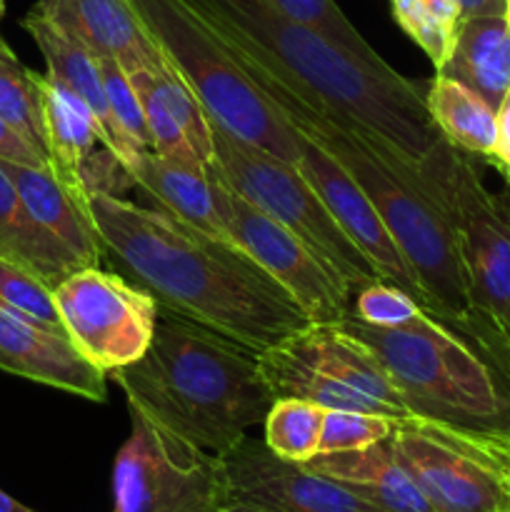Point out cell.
Returning <instances> with one entry per match:
<instances>
[{"instance_id": "1", "label": "cell", "mask_w": 510, "mask_h": 512, "mask_svg": "<svg viewBox=\"0 0 510 512\" xmlns=\"http://www.w3.org/2000/svg\"><path fill=\"white\" fill-rule=\"evenodd\" d=\"M103 248L160 308L253 353L308 328L293 298L235 243L120 195H88Z\"/></svg>"}, {"instance_id": "2", "label": "cell", "mask_w": 510, "mask_h": 512, "mask_svg": "<svg viewBox=\"0 0 510 512\" xmlns=\"http://www.w3.org/2000/svg\"><path fill=\"white\" fill-rule=\"evenodd\" d=\"M225 43L293 130L320 145L368 195L403 258L418 275L433 318L458 330L488 355L458 258L453 228L443 205L425 185L418 163L383 135L305 95L228 38Z\"/></svg>"}, {"instance_id": "3", "label": "cell", "mask_w": 510, "mask_h": 512, "mask_svg": "<svg viewBox=\"0 0 510 512\" xmlns=\"http://www.w3.org/2000/svg\"><path fill=\"white\" fill-rule=\"evenodd\" d=\"M203 18L255 60L320 100L325 108L383 135L415 163L443 135L425 95L390 65L375 68L308 25L288 18L270 0H190Z\"/></svg>"}, {"instance_id": "4", "label": "cell", "mask_w": 510, "mask_h": 512, "mask_svg": "<svg viewBox=\"0 0 510 512\" xmlns=\"http://www.w3.org/2000/svg\"><path fill=\"white\" fill-rule=\"evenodd\" d=\"M110 375L128 408L220 458L263 425L275 400L258 353L165 308L148 353Z\"/></svg>"}, {"instance_id": "5", "label": "cell", "mask_w": 510, "mask_h": 512, "mask_svg": "<svg viewBox=\"0 0 510 512\" xmlns=\"http://www.w3.org/2000/svg\"><path fill=\"white\" fill-rule=\"evenodd\" d=\"M338 325L373 350L410 415L510 435V378L458 330L430 313L405 328H373L350 313Z\"/></svg>"}, {"instance_id": "6", "label": "cell", "mask_w": 510, "mask_h": 512, "mask_svg": "<svg viewBox=\"0 0 510 512\" xmlns=\"http://www.w3.org/2000/svg\"><path fill=\"white\" fill-rule=\"evenodd\" d=\"M130 5L210 120L235 138L298 165L300 135L190 0H130Z\"/></svg>"}, {"instance_id": "7", "label": "cell", "mask_w": 510, "mask_h": 512, "mask_svg": "<svg viewBox=\"0 0 510 512\" xmlns=\"http://www.w3.org/2000/svg\"><path fill=\"white\" fill-rule=\"evenodd\" d=\"M453 228L470 300L493 363L510 378V213L473 155L440 138L418 163Z\"/></svg>"}, {"instance_id": "8", "label": "cell", "mask_w": 510, "mask_h": 512, "mask_svg": "<svg viewBox=\"0 0 510 512\" xmlns=\"http://www.w3.org/2000/svg\"><path fill=\"white\" fill-rule=\"evenodd\" d=\"M258 363L275 400L298 398L325 410L410 418L408 405L373 350L340 325L310 323L258 353Z\"/></svg>"}, {"instance_id": "9", "label": "cell", "mask_w": 510, "mask_h": 512, "mask_svg": "<svg viewBox=\"0 0 510 512\" xmlns=\"http://www.w3.org/2000/svg\"><path fill=\"white\" fill-rule=\"evenodd\" d=\"M210 128H213L215 168L230 188L278 220L290 233L298 235L350 285L353 293L383 280L360 253L358 245L343 233L338 220L330 215L298 165L285 163L268 150L235 138L215 120H210Z\"/></svg>"}, {"instance_id": "10", "label": "cell", "mask_w": 510, "mask_h": 512, "mask_svg": "<svg viewBox=\"0 0 510 512\" xmlns=\"http://www.w3.org/2000/svg\"><path fill=\"white\" fill-rule=\"evenodd\" d=\"M388 440L433 512H510V435L410 415Z\"/></svg>"}, {"instance_id": "11", "label": "cell", "mask_w": 510, "mask_h": 512, "mask_svg": "<svg viewBox=\"0 0 510 512\" xmlns=\"http://www.w3.org/2000/svg\"><path fill=\"white\" fill-rule=\"evenodd\" d=\"M113 503V512H218L230 505L223 458L130 408V438L113 468Z\"/></svg>"}, {"instance_id": "12", "label": "cell", "mask_w": 510, "mask_h": 512, "mask_svg": "<svg viewBox=\"0 0 510 512\" xmlns=\"http://www.w3.org/2000/svg\"><path fill=\"white\" fill-rule=\"evenodd\" d=\"M53 295L68 338L105 375L148 353L160 305L140 285L93 265L68 275Z\"/></svg>"}, {"instance_id": "13", "label": "cell", "mask_w": 510, "mask_h": 512, "mask_svg": "<svg viewBox=\"0 0 510 512\" xmlns=\"http://www.w3.org/2000/svg\"><path fill=\"white\" fill-rule=\"evenodd\" d=\"M213 173L233 243L243 248L298 303L310 323L338 325L350 313V285L298 235L230 188L215 168V160Z\"/></svg>"}, {"instance_id": "14", "label": "cell", "mask_w": 510, "mask_h": 512, "mask_svg": "<svg viewBox=\"0 0 510 512\" xmlns=\"http://www.w3.org/2000/svg\"><path fill=\"white\" fill-rule=\"evenodd\" d=\"M223 470L230 503L255 512H385L338 480L278 458L250 435L223 455Z\"/></svg>"}, {"instance_id": "15", "label": "cell", "mask_w": 510, "mask_h": 512, "mask_svg": "<svg viewBox=\"0 0 510 512\" xmlns=\"http://www.w3.org/2000/svg\"><path fill=\"white\" fill-rule=\"evenodd\" d=\"M298 168L308 178V183L313 185L315 193L320 195L330 215L338 220L343 233L358 245L360 253L378 270L380 278L385 283L398 285L400 290H405L410 298L418 300L430 313V303L425 298V290L420 285L418 275L413 273L408 260L403 258L398 243L390 235L388 225L383 223V218L378 215L375 205L370 203L368 195L360 190V185L320 145H315L305 135H300Z\"/></svg>"}, {"instance_id": "16", "label": "cell", "mask_w": 510, "mask_h": 512, "mask_svg": "<svg viewBox=\"0 0 510 512\" xmlns=\"http://www.w3.org/2000/svg\"><path fill=\"white\" fill-rule=\"evenodd\" d=\"M0 370L33 383L105 403V373L85 360L68 335L0 308Z\"/></svg>"}, {"instance_id": "17", "label": "cell", "mask_w": 510, "mask_h": 512, "mask_svg": "<svg viewBox=\"0 0 510 512\" xmlns=\"http://www.w3.org/2000/svg\"><path fill=\"white\" fill-rule=\"evenodd\" d=\"M33 10L98 58L118 60L128 73L165 60L130 0H38Z\"/></svg>"}, {"instance_id": "18", "label": "cell", "mask_w": 510, "mask_h": 512, "mask_svg": "<svg viewBox=\"0 0 510 512\" xmlns=\"http://www.w3.org/2000/svg\"><path fill=\"white\" fill-rule=\"evenodd\" d=\"M0 168L13 180L25 208L45 233L53 235L83 268L100 265L105 248L85 195L75 193L68 183H63L50 165L0 160Z\"/></svg>"}, {"instance_id": "19", "label": "cell", "mask_w": 510, "mask_h": 512, "mask_svg": "<svg viewBox=\"0 0 510 512\" xmlns=\"http://www.w3.org/2000/svg\"><path fill=\"white\" fill-rule=\"evenodd\" d=\"M123 170L128 183L138 185L158 205L155 210L173 215L180 223L193 225L213 238L233 243L220 208L213 163L208 168H185L163 160L153 150H145Z\"/></svg>"}, {"instance_id": "20", "label": "cell", "mask_w": 510, "mask_h": 512, "mask_svg": "<svg viewBox=\"0 0 510 512\" xmlns=\"http://www.w3.org/2000/svg\"><path fill=\"white\" fill-rule=\"evenodd\" d=\"M303 465L338 480L385 512H433L408 470L395 458L388 438L360 450L320 453Z\"/></svg>"}, {"instance_id": "21", "label": "cell", "mask_w": 510, "mask_h": 512, "mask_svg": "<svg viewBox=\"0 0 510 512\" xmlns=\"http://www.w3.org/2000/svg\"><path fill=\"white\" fill-rule=\"evenodd\" d=\"M40 95H43L50 168L75 193L88 198L83 188V173L95 155V145H103V130H100L98 118L80 95H75L68 85L60 83L50 73L40 75Z\"/></svg>"}, {"instance_id": "22", "label": "cell", "mask_w": 510, "mask_h": 512, "mask_svg": "<svg viewBox=\"0 0 510 512\" xmlns=\"http://www.w3.org/2000/svg\"><path fill=\"white\" fill-rule=\"evenodd\" d=\"M438 75L458 80L498 110L510 90V20L505 15L460 20Z\"/></svg>"}, {"instance_id": "23", "label": "cell", "mask_w": 510, "mask_h": 512, "mask_svg": "<svg viewBox=\"0 0 510 512\" xmlns=\"http://www.w3.org/2000/svg\"><path fill=\"white\" fill-rule=\"evenodd\" d=\"M23 28L28 30L30 38L35 40V45H38L40 53H43L48 73L53 75V78H58L63 85H68L75 95H80V98L88 103V108L93 110V115L98 118L100 130H103L105 150H110V153L123 163V140H120L118 130H115L113 115H110L108 108V98H105L103 73H100L98 55L90 53L83 43H78V40H73L70 35H65L58 25H53L48 18L35 13V10H30V13L25 15Z\"/></svg>"}, {"instance_id": "24", "label": "cell", "mask_w": 510, "mask_h": 512, "mask_svg": "<svg viewBox=\"0 0 510 512\" xmlns=\"http://www.w3.org/2000/svg\"><path fill=\"white\" fill-rule=\"evenodd\" d=\"M0 258L13 260L20 268L30 270L50 290L83 268L53 235L35 223L18 188L3 168H0Z\"/></svg>"}, {"instance_id": "25", "label": "cell", "mask_w": 510, "mask_h": 512, "mask_svg": "<svg viewBox=\"0 0 510 512\" xmlns=\"http://www.w3.org/2000/svg\"><path fill=\"white\" fill-rule=\"evenodd\" d=\"M425 108L448 143L473 158L493 160L498 143V110L463 83L435 73Z\"/></svg>"}, {"instance_id": "26", "label": "cell", "mask_w": 510, "mask_h": 512, "mask_svg": "<svg viewBox=\"0 0 510 512\" xmlns=\"http://www.w3.org/2000/svg\"><path fill=\"white\" fill-rule=\"evenodd\" d=\"M0 120H5L50 165L40 75L23 68L5 43H0Z\"/></svg>"}, {"instance_id": "27", "label": "cell", "mask_w": 510, "mask_h": 512, "mask_svg": "<svg viewBox=\"0 0 510 512\" xmlns=\"http://www.w3.org/2000/svg\"><path fill=\"white\" fill-rule=\"evenodd\" d=\"M325 408L298 398H278L263 420L265 445L278 458L290 463H308L318 455Z\"/></svg>"}, {"instance_id": "28", "label": "cell", "mask_w": 510, "mask_h": 512, "mask_svg": "<svg viewBox=\"0 0 510 512\" xmlns=\"http://www.w3.org/2000/svg\"><path fill=\"white\" fill-rule=\"evenodd\" d=\"M400 28L423 48L435 70L445 63L460 25L455 0H390Z\"/></svg>"}, {"instance_id": "29", "label": "cell", "mask_w": 510, "mask_h": 512, "mask_svg": "<svg viewBox=\"0 0 510 512\" xmlns=\"http://www.w3.org/2000/svg\"><path fill=\"white\" fill-rule=\"evenodd\" d=\"M125 73H128V70H125ZM128 75L135 93H138L140 103H143L145 125H148L150 135V150H153L155 155H160L163 160L185 165V168H208V165L200 160V155L195 153V148L190 145L188 135L180 128L178 120H175L173 115H170V110L165 108L163 98H160L158 88H155L153 83L150 68L133 70V73Z\"/></svg>"}, {"instance_id": "30", "label": "cell", "mask_w": 510, "mask_h": 512, "mask_svg": "<svg viewBox=\"0 0 510 512\" xmlns=\"http://www.w3.org/2000/svg\"><path fill=\"white\" fill-rule=\"evenodd\" d=\"M100 73H103V88L105 98H108L110 115H113L115 130H118L120 140H123V168L133 163L140 153L150 150V135L148 125H145L143 103H140L138 93H135L130 75L125 73L123 65L113 58H98Z\"/></svg>"}, {"instance_id": "31", "label": "cell", "mask_w": 510, "mask_h": 512, "mask_svg": "<svg viewBox=\"0 0 510 512\" xmlns=\"http://www.w3.org/2000/svg\"><path fill=\"white\" fill-rule=\"evenodd\" d=\"M153 75V83L158 88L160 98H163L165 108L170 110L175 120L180 123V128L188 135L190 145L195 148V153L200 155L205 165H210L215 160L213 150V128H210V118L205 113V108L200 105V100L195 98L193 90L188 88L183 78L175 73L173 65L168 63V58L158 65V68H150Z\"/></svg>"}, {"instance_id": "32", "label": "cell", "mask_w": 510, "mask_h": 512, "mask_svg": "<svg viewBox=\"0 0 510 512\" xmlns=\"http://www.w3.org/2000/svg\"><path fill=\"white\" fill-rule=\"evenodd\" d=\"M270 3L278 10H283L288 18L298 20V23L313 28L315 33L333 40L335 45L348 50L355 58L375 65V68H385V65H388L368 43H365L363 35L358 33V28H355L348 18H345V13L338 8L335 0H270Z\"/></svg>"}, {"instance_id": "33", "label": "cell", "mask_w": 510, "mask_h": 512, "mask_svg": "<svg viewBox=\"0 0 510 512\" xmlns=\"http://www.w3.org/2000/svg\"><path fill=\"white\" fill-rule=\"evenodd\" d=\"M0 308L23 315L60 335H68L60 320L53 290L43 280L35 278L30 270L5 258H0Z\"/></svg>"}, {"instance_id": "34", "label": "cell", "mask_w": 510, "mask_h": 512, "mask_svg": "<svg viewBox=\"0 0 510 512\" xmlns=\"http://www.w3.org/2000/svg\"><path fill=\"white\" fill-rule=\"evenodd\" d=\"M423 313H428V310L418 300L410 298L398 285L385 283V280L360 288L350 300V315L358 318L360 323L373 325V328H405V325L415 323Z\"/></svg>"}, {"instance_id": "35", "label": "cell", "mask_w": 510, "mask_h": 512, "mask_svg": "<svg viewBox=\"0 0 510 512\" xmlns=\"http://www.w3.org/2000/svg\"><path fill=\"white\" fill-rule=\"evenodd\" d=\"M393 428L395 420L385 418V415L358 413V410H325L318 455L368 448V445L390 438Z\"/></svg>"}, {"instance_id": "36", "label": "cell", "mask_w": 510, "mask_h": 512, "mask_svg": "<svg viewBox=\"0 0 510 512\" xmlns=\"http://www.w3.org/2000/svg\"><path fill=\"white\" fill-rule=\"evenodd\" d=\"M0 160H13L23 165H48L38 155V150L30 148L5 120H0Z\"/></svg>"}, {"instance_id": "37", "label": "cell", "mask_w": 510, "mask_h": 512, "mask_svg": "<svg viewBox=\"0 0 510 512\" xmlns=\"http://www.w3.org/2000/svg\"><path fill=\"white\" fill-rule=\"evenodd\" d=\"M493 160L503 170H510V90L498 108V143Z\"/></svg>"}, {"instance_id": "38", "label": "cell", "mask_w": 510, "mask_h": 512, "mask_svg": "<svg viewBox=\"0 0 510 512\" xmlns=\"http://www.w3.org/2000/svg\"><path fill=\"white\" fill-rule=\"evenodd\" d=\"M460 20L490 18V15H508V0H455Z\"/></svg>"}, {"instance_id": "39", "label": "cell", "mask_w": 510, "mask_h": 512, "mask_svg": "<svg viewBox=\"0 0 510 512\" xmlns=\"http://www.w3.org/2000/svg\"><path fill=\"white\" fill-rule=\"evenodd\" d=\"M0 512H35V510L25 508L23 503H18V500L10 498L8 493H3V490H0Z\"/></svg>"}, {"instance_id": "40", "label": "cell", "mask_w": 510, "mask_h": 512, "mask_svg": "<svg viewBox=\"0 0 510 512\" xmlns=\"http://www.w3.org/2000/svg\"><path fill=\"white\" fill-rule=\"evenodd\" d=\"M218 512H255V510L245 508V505H238V503H230V505H225V508H220Z\"/></svg>"}, {"instance_id": "41", "label": "cell", "mask_w": 510, "mask_h": 512, "mask_svg": "<svg viewBox=\"0 0 510 512\" xmlns=\"http://www.w3.org/2000/svg\"><path fill=\"white\" fill-rule=\"evenodd\" d=\"M3 13H5V0H0V18H3Z\"/></svg>"}, {"instance_id": "42", "label": "cell", "mask_w": 510, "mask_h": 512, "mask_svg": "<svg viewBox=\"0 0 510 512\" xmlns=\"http://www.w3.org/2000/svg\"><path fill=\"white\" fill-rule=\"evenodd\" d=\"M503 170V168H500ZM503 175H505V180H508V185H510V170H503Z\"/></svg>"}, {"instance_id": "43", "label": "cell", "mask_w": 510, "mask_h": 512, "mask_svg": "<svg viewBox=\"0 0 510 512\" xmlns=\"http://www.w3.org/2000/svg\"><path fill=\"white\" fill-rule=\"evenodd\" d=\"M505 18H508V20H510V0H508V15H505Z\"/></svg>"}, {"instance_id": "44", "label": "cell", "mask_w": 510, "mask_h": 512, "mask_svg": "<svg viewBox=\"0 0 510 512\" xmlns=\"http://www.w3.org/2000/svg\"><path fill=\"white\" fill-rule=\"evenodd\" d=\"M0 43H5V40H3V38H0Z\"/></svg>"}]
</instances>
